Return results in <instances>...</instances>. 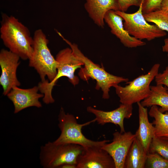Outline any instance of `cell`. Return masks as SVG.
Returning <instances> with one entry per match:
<instances>
[{
    "instance_id": "obj_22",
    "label": "cell",
    "mask_w": 168,
    "mask_h": 168,
    "mask_svg": "<svg viewBox=\"0 0 168 168\" xmlns=\"http://www.w3.org/2000/svg\"><path fill=\"white\" fill-rule=\"evenodd\" d=\"M145 168H168V159L156 153L148 152Z\"/></svg>"
},
{
    "instance_id": "obj_10",
    "label": "cell",
    "mask_w": 168,
    "mask_h": 168,
    "mask_svg": "<svg viewBox=\"0 0 168 168\" xmlns=\"http://www.w3.org/2000/svg\"><path fill=\"white\" fill-rule=\"evenodd\" d=\"M113 135L112 142L106 143L102 147L112 157L115 168H124L126 158L136 138L135 134L130 131L123 133L116 131Z\"/></svg>"
},
{
    "instance_id": "obj_8",
    "label": "cell",
    "mask_w": 168,
    "mask_h": 168,
    "mask_svg": "<svg viewBox=\"0 0 168 168\" xmlns=\"http://www.w3.org/2000/svg\"><path fill=\"white\" fill-rule=\"evenodd\" d=\"M142 2L138 10L132 13H128L119 10L115 11L124 21V29L128 34L135 38L141 40L151 41L156 38L163 37L166 32L156 25L149 24L145 19L142 10Z\"/></svg>"
},
{
    "instance_id": "obj_3",
    "label": "cell",
    "mask_w": 168,
    "mask_h": 168,
    "mask_svg": "<svg viewBox=\"0 0 168 168\" xmlns=\"http://www.w3.org/2000/svg\"><path fill=\"white\" fill-rule=\"evenodd\" d=\"M55 58L57 62L56 77L51 82L48 80L41 81L38 86L39 91L44 95L43 101L46 104L54 102L52 91L60 77H67L69 82L74 86L78 84L79 80L78 77L75 75V72L77 69L81 68L83 65V63L74 54L70 48H66L60 51Z\"/></svg>"
},
{
    "instance_id": "obj_6",
    "label": "cell",
    "mask_w": 168,
    "mask_h": 168,
    "mask_svg": "<svg viewBox=\"0 0 168 168\" xmlns=\"http://www.w3.org/2000/svg\"><path fill=\"white\" fill-rule=\"evenodd\" d=\"M83 147L76 144H56L48 142L40 147V164L44 168H60L67 164L76 165Z\"/></svg>"
},
{
    "instance_id": "obj_1",
    "label": "cell",
    "mask_w": 168,
    "mask_h": 168,
    "mask_svg": "<svg viewBox=\"0 0 168 168\" xmlns=\"http://www.w3.org/2000/svg\"><path fill=\"white\" fill-rule=\"evenodd\" d=\"M0 37L9 50L23 60L29 59L33 52V39L28 28L12 15L2 14Z\"/></svg>"
},
{
    "instance_id": "obj_18",
    "label": "cell",
    "mask_w": 168,
    "mask_h": 168,
    "mask_svg": "<svg viewBox=\"0 0 168 168\" xmlns=\"http://www.w3.org/2000/svg\"><path fill=\"white\" fill-rule=\"evenodd\" d=\"M148 153L136 138L133 141L126 158L124 168H144Z\"/></svg>"
},
{
    "instance_id": "obj_21",
    "label": "cell",
    "mask_w": 168,
    "mask_h": 168,
    "mask_svg": "<svg viewBox=\"0 0 168 168\" xmlns=\"http://www.w3.org/2000/svg\"><path fill=\"white\" fill-rule=\"evenodd\" d=\"M148 152L156 153L168 159V138L154 136Z\"/></svg>"
},
{
    "instance_id": "obj_27",
    "label": "cell",
    "mask_w": 168,
    "mask_h": 168,
    "mask_svg": "<svg viewBox=\"0 0 168 168\" xmlns=\"http://www.w3.org/2000/svg\"><path fill=\"white\" fill-rule=\"evenodd\" d=\"M164 44L162 46V51L167 54L168 57V38H166L164 40Z\"/></svg>"
},
{
    "instance_id": "obj_5",
    "label": "cell",
    "mask_w": 168,
    "mask_h": 168,
    "mask_svg": "<svg viewBox=\"0 0 168 168\" xmlns=\"http://www.w3.org/2000/svg\"><path fill=\"white\" fill-rule=\"evenodd\" d=\"M58 124L61 133L53 142L56 144L71 143L77 144L83 147H102L110 140H104L94 141L87 138L82 133L83 127L96 122L94 119L82 124L78 123L75 117L72 114L66 113L61 107L58 115Z\"/></svg>"
},
{
    "instance_id": "obj_9",
    "label": "cell",
    "mask_w": 168,
    "mask_h": 168,
    "mask_svg": "<svg viewBox=\"0 0 168 168\" xmlns=\"http://www.w3.org/2000/svg\"><path fill=\"white\" fill-rule=\"evenodd\" d=\"M21 58L17 55L9 50L2 49L0 52V65L1 74L0 84L3 90V94L7 95L15 86H19L21 83L18 80L16 72Z\"/></svg>"
},
{
    "instance_id": "obj_26",
    "label": "cell",
    "mask_w": 168,
    "mask_h": 168,
    "mask_svg": "<svg viewBox=\"0 0 168 168\" xmlns=\"http://www.w3.org/2000/svg\"><path fill=\"white\" fill-rule=\"evenodd\" d=\"M160 10L163 12L168 14V0H164L163 2Z\"/></svg>"
},
{
    "instance_id": "obj_11",
    "label": "cell",
    "mask_w": 168,
    "mask_h": 168,
    "mask_svg": "<svg viewBox=\"0 0 168 168\" xmlns=\"http://www.w3.org/2000/svg\"><path fill=\"white\" fill-rule=\"evenodd\" d=\"M102 147H83L77 157L76 168H115L113 159Z\"/></svg>"
},
{
    "instance_id": "obj_4",
    "label": "cell",
    "mask_w": 168,
    "mask_h": 168,
    "mask_svg": "<svg viewBox=\"0 0 168 168\" xmlns=\"http://www.w3.org/2000/svg\"><path fill=\"white\" fill-rule=\"evenodd\" d=\"M33 39V52L29 65L36 71L41 82L46 80V77L51 82L57 75V62L48 47L49 41L41 29L35 31Z\"/></svg>"
},
{
    "instance_id": "obj_20",
    "label": "cell",
    "mask_w": 168,
    "mask_h": 168,
    "mask_svg": "<svg viewBox=\"0 0 168 168\" xmlns=\"http://www.w3.org/2000/svg\"><path fill=\"white\" fill-rule=\"evenodd\" d=\"M143 14L147 22L153 23L160 29L168 32V14L158 10Z\"/></svg>"
},
{
    "instance_id": "obj_13",
    "label": "cell",
    "mask_w": 168,
    "mask_h": 168,
    "mask_svg": "<svg viewBox=\"0 0 168 168\" xmlns=\"http://www.w3.org/2000/svg\"><path fill=\"white\" fill-rule=\"evenodd\" d=\"M87 112L94 114L98 124L104 125L108 123L119 126L120 132H125L124 125L125 119H128L133 114V105L121 104L118 108L110 111H104L91 106L86 108Z\"/></svg>"
},
{
    "instance_id": "obj_16",
    "label": "cell",
    "mask_w": 168,
    "mask_h": 168,
    "mask_svg": "<svg viewBox=\"0 0 168 168\" xmlns=\"http://www.w3.org/2000/svg\"><path fill=\"white\" fill-rule=\"evenodd\" d=\"M138 106L139 127L135 134L146 151L148 153L150 144L154 135V127L148 119L147 108L140 102L137 103Z\"/></svg>"
},
{
    "instance_id": "obj_7",
    "label": "cell",
    "mask_w": 168,
    "mask_h": 168,
    "mask_svg": "<svg viewBox=\"0 0 168 168\" xmlns=\"http://www.w3.org/2000/svg\"><path fill=\"white\" fill-rule=\"evenodd\" d=\"M160 64L156 63L145 74L139 76L131 81L126 82L124 86L119 85L114 86L116 94L121 104L133 105L141 102L150 95V84L158 74Z\"/></svg>"
},
{
    "instance_id": "obj_14",
    "label": "cell",
    "mask_w": 168,
    "mask_h": 168,
    "mask_svg": "<svg viewBox=\"0 0 168 168\" xmlns=\"http://www.w3.org/2000/svg\"><path fill=\"white\" fill-rule=\"evenodd\" d=\"M105 22L110 29L111 33L118 38L125 47L136 48L145 45V42L130 35L124 29L123 18L117 14L114 11L110 10L106 13Z\"/></svg>"
},
{
    "instance_id": "obj_23",
    "label": "cell",
    "mask_w": 168,
    "mask_h": 168,
    "mask_svg": "<svg viewBox=\"0 0 168 168\" xmlns=\"http://www.w3.org/2000/svg\"><path fill=\"white\" fill-rule=\"evenodd\" d=\"M164 0H143L142 10L146 13L160 10Z\"/></svg>"
},
{
    "instance_id": "obj_24",
    "label": "cell",
    "mask_w": 168,
    "mask_h": 168,
    "mask_svg": "<svg viewBox=\"0 0 168 168\" xmlns=\"http://www.w3.org/2000/svg\"><path fill=\"white\" fill-rule=\"evenodd\" d=\"M119 11L126 12L128 8L132 6L139 7L143 0H117Z\"/></svg>"
},
{
    "instance_id": "obj_25",
    "label": "cell",
    "mask_w": 168,
    "mask_h": 168,
    "mask_svg": "<svg viewBox=\"0 0 168 168\" xmlns=\"http://www.w3.org/2000/svg\"><path fill=\"white\" fill-rule=\"evenodd\" d=\"M156 84H161L166 86L168 92V66L162 73H158L155 78Z\"/></svg>"
},
{
    "instance_id": "obj_17",
    "label": "cell",
    "mask_w": 168,
    "mask_h": 168,
    "mask_svg": "<svg viewBox=\"0 0 168 168\" xmlns=\"http://www.w3.org/2000/svg\"><path fill=\"white\" fill-rule=\"evenodd\" d=\"M151 93L150 96L140 103L144 107L153 105L160 107L159 110L162 113L168 112V88L161 84L150 86Z\"/></svg>"
},
{
    "instance_id": "obj_2",
    "label": "cell",
    "mask_w": 168,
    "mask_h": 168,
    "mask_svg": "<svg viewBox=\"0 0 168 168\" xmlns=\"http://www.w3.org/2000/svg\"><path fill=\"white\" fill-rule=\"evenodd\" d=\"M58 33L70 46L74 54L83 63L84 67L80 68L78 72L80 77L85 81H87L90 78L96 80V89L101 90L103 99L109 98V92L111 87H114L121 82L126 83L129 81L128 78L115 76L108 72L103 67L94 63L86 56L77 44L65 38L59 32Z\"/></svg>"
},
{
    "instance_id": "obj_19",
    "label": "cell",
    "mask_w": 168,
    "mask_h": 168,
    "mask_svg": "<svg viewBox=\"0 0 168 168\" xmlns=\"http://www.w3.org/2000/svg\"><path fill=\"white\" fill-rule=\"evenodd\" d=\"M151 107L148 114L154 119L152 123L154 125L155 135L168 138V112L162 113L156 105Z\"/></svg>"
},
{
    "instance_id": "obj_12",
    "label": "cell",
    "mask_w": 168,
    "mask_h": 168,
    "mask_svg": "<svg viewBox=\"0 0 168 168\" xmlns=\"http://www.w3.org/2000/svg\"><path fill=\"white\" fill-rule=\"evenodd\" d=\"M38 91V86L26 89L18 86L13 87L7 96L13 104L14 113L16 114L29 107H41L42 105L39 100L43 98L44 95L39 93Z\"/></svg>"
},
{
    "instance_id": "obj_28",
    "label": "cell",
    "mask_w": 168,
    "mask_h": 168,
    "mask_svg": "<svg viewBox=\"0 0 168 168\" xmlns=\"http://www.w3.org/2000/svg\"><path fill=\"white\" fill-rule=\"evenodd\" d=\"M60 168H76V165L71 164H65L62 166Z\"/></svg>"
},
{
    "instance_id": "obj_15",
    "label": "cell",
    "mask_w": 168,
    "mask_h": 168,
    "mask_svg": "<svg viewBox=\"0 0 168 168\" xmlns=\"http://www.w3.org/2000/svg\"><path fill=\"white\" fill-rule=\"evenodd\" d=\"M84 7L89 16L95 24L104 28V18L110 10H119L117 0H85Z\"/></svg>"
}]
</instances>
